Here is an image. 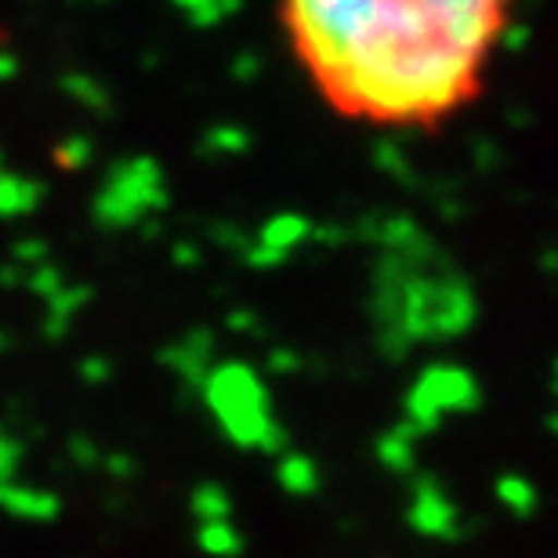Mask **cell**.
<instances>
[{"label": "cell", "instance_id": "obj_1", "mask_svg": "<svg viewBox=\"0 0 558 558\" xmlns=\"http://www.w3.org/2000/svg\"><path fill=\"white\" fill-rule=\"evenodd\" d=\"M276 22L330 117L435 135L489 92L515 0H276Z\"/></svg>", "mask_w": 558, "mask_h": 558}]
</instances>
